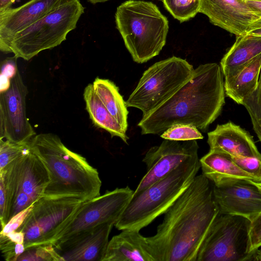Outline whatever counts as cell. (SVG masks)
Here are the masks:
<instances>
[{"instance_id": "cell-35", "label": "cell", "mask_w": 261, "mask_h": 261, "mask_svg": "<svg viewBox=\"0 0 261 261\" xmlns=\"http://www.w3.org/2000/svg\"><path fill=\"white\" fill-rule=\"evenodd\" d=\"M7 197L3 179L0 177V220L1 229L7 223Z\"/></svg>"}, {"instance_id": "cell-32", "label": "cell", "mask_w": 261, "mask_h": 261, "mask_svg": "<svg viewBox=\"0 0 261 261\" xmlns=\"http://www.w3.org/2000/svg\"><path fill=\"white\" fill-rule=\"evenodd\" d=\"M254 182L261 188V181ZM249 235L250 252L256 253L261 247V211L251 221Z\"/></svg>"}, {"instance_id": "cell-18", "label": "cell", "mask_w": 261, "mask_h": 261, "mask_svg": "<svg viewBox=\"0 0 261 261\" xmlns=\"http://www.w3.org/2000/svg\"><path fill=\"white\" fill-rule=\"evenodd\" d=\"M207 136L211 150L221 151L232 156L261 157L250 134L231 122L217 125Z\"/></svg>"}, {"instance_id": "cell-22", "label": "cell", "mask_w": 261, "mask_h": 261, "mask_svg": "<svg viewBox=\"0 0 261 261\" xmlns=\"http://www.w3.org/2000/svg\"><path fill=\"white\" fill-rule=\"evenodd\" d=\"M86 109L93 124L107 131L112 137L120 138L128 144V137L126 132L112 116L96 94L93 84H88L83 93Z\"/></svg>"}, {"instance_id": "cell-40", "label": "cell", "mask_w": 261, "mask_h": 261, "mask_svg": "<svg viewBox=\"0 0 261 261\" xmlns=\"http://www.w3.org/2000/svg\"><path fill=\"white\" fill-rule=\"evenodd\" d=\"M256 256V260H261V249H258L257 251Z\"/></svg>"}, {"instance_id": "cell-25", "label": "cell", "mask_w": 261, "mask_h": 261, "mask_svg": "<svg viewBox=\"0 0 261 261\" xmlns=\"http://www.w3.org/2000/svg\"><path fill=\"white\" fill-rule=\"evenodd\" d=\"M163 3L174 18L183 22L199 13L200 0H163Z\"/></svg>"}, {"instance_id": "cell-10", "label": "cell", "mask_w": 261, "mask_h": 261, "mask_svg": "<svg viewBox=\"0 0 261 261\" xmlns=\"http://www.w3.org/2000/svg\"><path fill=\"white\" fill-rule=\"evenodd\" d=\"M84 202L72 197L50 198L43 196L37 200L22 225L16 230L24 234L25 249L53 244Z\"/></svg>"}, {"instance_id": "cell-26", "label": "cell", "mask_w": 261, "mask_h": 261, "mask_svg": "<svg viewBox=\"0 0 261 261\" xmlns=\"http://www.w3.org/2000/svg\"><path fill=\"white\" fill-rule=\"evenodd\" d=\"M242 105L247 109L253 129L261 142V71L256 88L244 98Z\"/></svg>"}, {"instance_id": "cell-7", "label": "cell", "mask_w": 261, "mask_h": 261, "mask_svg": "<svg viewBox=\"0 0 261 261\" xmlns=\"http://www.w3.org/2000/svg\"><path fill=\"white\" fill-rule=\"evenodd\" d=\"M194 71L191 64L175 56L155 63L143 72L125 101L127 107L141 110L142 116L148 114L188 82Z\"/></svg>"}, {"instance_id": "cell-21", "label": "cell", "mask_w": 261, "mask_h": 261, "mask_svg": "<svg viewBox=\"0 0 261 261\" xmlns=\"http://www.w3.org/2000/svg\"><path fill=\"white\" fill-rule=\"evenodd\" d=\"M236 40L220 62L225 81L235 76L253 58L261 54V36L245 34Z\"/></svg>"}, {"instance_id": "cell-37", "label": "cell", "mask_w": 261, "mask_h": 261, "mask_svg": "<svg viewBox=\"0 0 261 261\" xmlns=\"http://www.w3.org/2000/svg\"><path fill=\"white\" fill-rule=\"evenodd\" d=\"M250 9L261 17V2L245 1Z\"/></svg>"}, {"instance_id": "cell-16", "label": "cell", "mask_w": 261, "mask_h": 261, "mask_svg": "<svg viewBox=\"0 0 261 261\" xmlns=\"http://www.w3.org/2000/svg\"><path fill=\"white\" fill-rule=\"evenodd\" d=\"M198 12L236 36L246 34L252 23L260 18L244 0H200Z\"/></svg>"}, {"instance_id": "cell-4", "label": "cell", "mask_w": 261, "mask_h": 261, "mask_svg": "<svg viewBox=\"0 0 261 261\" xmlns=\"http://www.w3.org/2000/svg\"><path fill=\"white\" fill-rule=\"evenodd\" d=\"M200 168L198 155L184 162L161 179L133 196L114 226L140 231L164 214L190 186Z\"/></svg>"}, {"instance_id": "cell-2", "label": "cell", "mask_w": 261, "mask_h": 261, "mask_svg": "<svg viewBox=\"0 0 261 261\" xmlns=\"http://www.w3.org/2000/svg\"><path fill=\"white\" fill-rule=\"evenodd\" d=\"M223 74L216 63L201 64L192 77L159 107L138 123L142 135H161L178 123L192 124L205 132L219 116L225 103Z\"/></svg>"}, {"instance_id": "cell-1", "label": "cell", "mask_w": 261, "mask_h": 261, "mask_svg": "<svg viewBox=\"0 0 261 261\" xmlns=\"http://www.w3.org/2000/svg\"><path fill=\"white\" fill-rule=\"evenodd\" d=\"M219 213L213 184L202 174L197 175L164 214L156 233L146 237L155 261H197Z\"/></svg>"}, {"instance_id": "cell-24", "label": "cell", "mask_w": 261, "mask_h": 261, "mask_svg": "<svg viewBox=\"0 0 261 261\" xmlns=\"http://www.w3.org/2000/svg\"><path fill=\"white\" fill-rule=\"evenodd\" d=\"M94 91L103 105L126 131L128 111L125 101L119 93L118 87L108 79L96 77L93 82Z\"/></svg>"}, {"instance_id": "cell-31", "label": "cell", "mask_w": 261, "mask_h": 261, "mask_svg": "<svg viewBox=\"0 0 261 261\" xmlns=\"http://www.w3.org/2000/svg\"><path fill=\"white\" fill-rule=\"evenodd\" d=\"M0 248L3 256L8 261H16L25 249L24 244L14 243L3 236H0Z\"/></svg>"}, {"instance_id": "cell-11", "label": "cell", "mask_w": 261, "mask_h": 261, "mask_svg": "<svg viewBox=\"0 0 261 261\" xmlns=\"http://www.w3.org/2000/svg\"><path fill=\"white\" fill-rule=\"evenodd\" d=\"M134 192L128 186L117 188L84 201L72 220L56 238L53 244L102 224L108 222L115 224L132 198Z\"/></svg>"}, {"instance_id": "cell-17", "label": "cell", "mask_w": 261, "mask_h": 261, "mask_svg": "<svg viewBox=\"0 0 261 261\" xmlns=\"http://www.w3.org/2000/svg\"><path fill=\"white\" fill-rule=\"evenodd\" d=\"M66 0H30L0 13V49L7 54L9 42L17 33L54 11Z\"/></svg>"}, {"instance_id": "cell-12", "label": "cell", "mask_w": 261, "mask_h": 261, "mask_svg": "<svg viewBox=\"0 0 261 261\" xmlns=\"http://www.w3.org/2000/svg\"><path fill=\"white\" fill-rule=\"evenodd\" d=\"M28 89L18 70L8 87L0 92V139L29 142L36 135L26 115Z\"/></svg>"}, {"instance_id": "cell-27", "label": "cell", "mask_w": 261, "mask_h": 261, "mask_svg": "<svg viewBox=\"0 0 261 261\" xmlns=\"http://www.w3.org/2000/svg\"><path fill=\"white\" fill-rule=\"evenodd\" d=\"M30 141L14 143L0 139V170L16 159L29 152Z\"/></svg>"}, {"instance_id": "cell-5", "label": "cell", "mask_w": 261, "mask_h": 261, "mask_svg": "<svg viewBox=\"0 0 261 261\" xmlns=\"http://www.w3.org/2000/svg\"><path fill=\"white\" fill-rule=\"evenodd\" d=\"M116 27L134 62L142 64L158 55L169 31L167 18L151 2L129 0L119 6Z\"/></svg>"}, {"instance_id": "cell-36", "label": "cell", "mask_w": 261, "mask_h": 261, "mask_svg": "<svg viewBox=\"0 0 261 261\" xmlns=\"http://www.w3.org/2000/svg\"><path fill=\"white\" fill-rule=\"evenodd\" d=\"M246 34L261 36V17L252 23Z\"/></svg>"}, {"instance_id": "cell-34", "label": "cell", "mask_w": 261, "mask_h": 261, "mask_svg": "<svg viewBox=\"0 0 261 261\" xmlns=\"http://www.w3.org/2000/svg\"><path fill=\"white\" fill-rule=\"evenodd\" d=\"M33 205L21 211L11 218L2 229L0 235H6L9 232L17 230L31 211Z\"/></svg>"}, {"instance_id": "cell-13", "label": "cell", "mask_w": 261, "mask_h": 261, "mask_svg": "<svg viewBox=\"0 0 261 261\" xmlns=\"http://www.w3.org/2000/svg\"><path fill=\"white\" fill-rule=\"evenodd\" d=\"M198 148L195 140L180 141L164 139L159 145L150 147L143 159L147 172L134 193L141 191L188 160L198 156Z\"/></svg>"}, {"instance_id": "cell-15", "label": "cell", "mask_w": 261, "mask_h": 261, "mask_svg": "<svg viewBox=\"0 0 261 261\" xmlns=\"http://www.w3.org/2000/svg\"><path fill=\"white\" fill-rule=\"evenodd\" d=\"M113 222L100 224L55 242L62 261H101Z\"/></svg>"}, {"instance_id": "cell-20", "label": "cell", "mask_w": 261, "mask_h": 261, "mask_svg": "<svg viewBox=\"0 0 261 261\" xmlns=\"http://www.w3.org/2000/svg\"><path fill=\"white\" fill-rule=\"evenodd\" d=\"M200 163L202 174L215 186L238 179L253 181L249 174L234 162L232 156L224 152L210 149L200 159Z\"/></svg>"}, {"instance_id": "cell-8", "label": "cell", "mask_w": 261, "mask_h": 261, "mask_svg": "<svg viewBox=\"0 0 261 261\" xmlns=\"http://www.w3.org/2000/svg\"><path fill=\"white\" fill-rule=\"evenodd\" d=\"M0 177L6 189L7 223L43 197L49 181L46 167L31 149L0 170Z\"/></svg>"}, {"instance_id": "cell-33", "label": "cell", "mask_w": 261, "mask_h": 261, "mask_svg": "<svg viewBox=\"0 0 261 261\" xmlns=\"http://www.w3.org/2000/svg\"><path fill=\"white\" fill-rule=\"evenodd\" d=\"M17 58H7L2 64L1 73V90L6 89L9 85L11 79L18 71Z\"/></svg>"}, {"instance_id": "cell-19", "label": "cell", "mask_w": 261, "mask_h": 261, "mask_svg": "<svg viewBox=\"0 0 261 261\" xmlns=\"http://www.w3.org/2000/svg\"><path fill=\"white\" fill-rule=\"evenodd\" d=\"M101 261H155L140 231L122 230L109 241Z\"/></svg>"}, {"instance_id": "cell-23", "label": "cell", "mask_w": 261, "mask_h": 261, "mask_svg": "<svg viewBox=\"0 0 261 261\" xmlns=\"http://www.w3.org/2000/svg\"><path fill=\"white\" fill-rule=\"evenodd\" d=\"M261 71V54L253 58L235 76L224 81L225 93L238 104L256 88Z\"/></svg>"}, {"instance_id": "cell-29", "label": "cell", "mask_w": 261, "mask_h": 261, "mask_svg": "<svg viewBox=\"0 0 261 261\" xmlns=\"http://www.w3.org/2000/svg\"><path fill=\"white\" fill-rule=\"evenodd\" d=\"M160 136L164 139L180 141L197 140L203 138L195 126L184 123L175 124L170 126Z\"/></svg>"}, {"instance_id": "cell-30", "label": "cell", "mask_w": 261, "mask_h": 261, "mask_svg": "<svg viewBox=\"0 0 261 261\" xmlns=\"http://www.w3.org/2000/svg\"><path fill=\"white\" fill-rule=\"evenodd\" d=\"M232 156L234 162L255 182L261 181V157Z\"/></svg>"}, {"instance_id": "cell-41", "label": "cell", "mask_w": 261, "mask_h": 261, "mask_svg": "<svg viewBox=\"0 0 261 261\" xmlns=\"http://www.w3.org/2000/svg\"><path fill=\"white\" fill-rule=\"evenodd\" d=\"M244 1H258V2H261V0H244Z\"/></svg>"}, {"instance_id": "cell-9", "label": "cell", "mask_w": 261, "mask_h": 261, "mask_svg": "<svg viewBox=\"0 0 261 261\" xmlns=\"http://www.w3.org/2000/svg\"><path fill=\"white\" fill-rule=\"evenodd\" d=\"M251 221L244 217L219 213L198 252L197 261L256 260L250 252Z\"/></svg>"}, {"instance_id": "cell-14", "label": "cell", "mask_w": 261, "mask_h": 261, "mask_svg": "<svg viewBox=\"0 0 261 261\" xmlns=\"http://www.w3.org/2000/svg\"><path fill=\"white\" fill-rule=\"evenodd\" d=\"M213 192L219 213L252 221L261 211V188L254 181L238 179L215 186Z\"/></svg>"}, {"instance_id": "cell-38", "label": "cell", "mask_w": 261, "mask_h": 261, "mask_svg": "<svg viewBox=\"0 0 261 261\" xmlns=\"http://www.w3.org/2000/svg\"><path fill=\"white\" fill-rule=\"evenodd\" d=\"M16 2H19V0H0V13L11 8Z\"/></svg>"}, {"instance_id": "cell-39", "label": "cell", "mask_w": 261, "mask_h": 261, "mask_svg": "<svg viewBox=\"0 0 261 261\" xmlns=\"http://www.w3.org/2000/svg\"><path fill=\"white\" fill-rule=\"evenodd\" d=\"M87 1L89 2H90V3L94 5L97 3H103V2L110 1V0H87ZM156 1H159L163 2V0H156Z\"/></svg>"}, {"instance_id": "cell-3", "label": "cell", "mask_w": 261, "mask_h": 261, "mask_svg": "<svg viewBox=\"0 0 261 261\" xmlns=\"http://www.w3.org/2000/svg\"><path fill=\"white\" fill-rule=\"evenodd\" d=\"M30 147L48 173L49 181L43 197L86 201L100 195L101 181L97 169L85 158L67 148L58 136L36 135L30 141Z\"/></svg>"}, {"instance_id": "cell-28", "label": "cell", "mask_w": 261, "mask_h": 261, "mask_svg": "<svg viewBox=\"0 0 261 261\" xmlns=\"http://www.w3.org/2000/svg\"><path fill=\"white\" fill-rule=\"evenodd\" d=\"M62 261L52 244L33 246L25 249L16 261Z\"/></svg>"}, {"instance_id": "cell-6", "label": "cell", "mask_w": 261, "mask_h": 261, "mask_svg": "<svg viewBox=\"0 0 261 261\" xmlns=\"http://www.w3.org/2000/svg\"><path fill=\"white\" fill-rule=\"evenodd\" d=\"M80 0H66L39 20L16 34L9 43L7 53L29 61L40 52L54 48L75 29L84 12Z\"/></svg>"}]
</instances>
